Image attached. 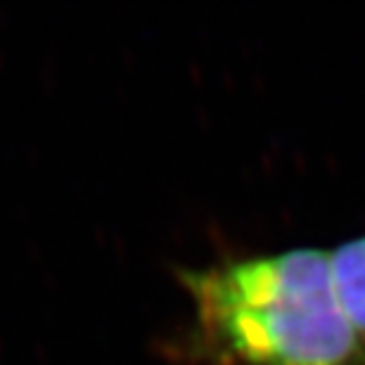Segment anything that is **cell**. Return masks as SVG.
Masks as SVG:
<instances>
[{"instance_id": "cell-1", "label": "cell", "mask_w": 365, "mask_h": 365, "mask_svg": "<svg viewBox=\"0 0 365 365\" xmlns=\"http://www.w3.org/2000/svg\"><path fill=\"white\" fill-rule=\"evenodd\" d=\"M192 306L182 344L200 365H365L330 271V250L297 247L178 268Z\"/></svg>"}, {"instance_id": "cell-2", "label": "cell", "mask_w": 365, "mask_h": 365, "mask_svg": "<svg viewBox=\"0 0 365 365\" xmlns=\"http://www.w3.org/2000/svg\"><path fill=\"white\" fill-rule=\"evenodd\" d=\"M330 271L339 304L365 356V235L330 250Z\"/></svg>"}]
</instances>
